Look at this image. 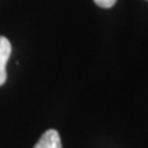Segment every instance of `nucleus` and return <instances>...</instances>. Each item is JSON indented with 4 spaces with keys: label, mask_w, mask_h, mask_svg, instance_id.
Listing matches in <instances>:
<instances>
[{
    "label": "nucleus",
    "mask_w": 148,
    "mask_h": 148,
    "mask_svg": "<svg viewBox=\"0 0 148 148\" xmlns=\"http://www.w3.org/2000/svg\"><path fill=\"white\" fill-rule=\"evenodd\" d=\"M11 56V42L8 38L0 36V86L5 82L7 79V71L5 66Z\"/></svg>",
    "instance_id": "obj_1"
},
{
    "label": "nucleus",
    "mask_w": 148,
    "mask_h": 148,
    "mask_svg": "<svg viewBox=\"0 0 148 148\" xmlns=\"http://www.w3.org/2000/svg\"><path fill=\"white\" fill-rule=\"evenodd\" d=\"M93 1L101 8H111L112 5L115 4L116 0H93Z\"/></svg>",
    "instance_id": "obj_3"
},
{
    "label": "nucleus",
    "mask_w": 148,
    "mask_h": 148,
    "mask_svg": "<svg viewBox=\"0 0 148 148\" xmlns=\"http://www.w3.org/2000/svg\"><path fill=\"white\" fill-rule=\"evenodd\" d=\"M34 148H62L59 133L55 129H48L37 141Z\"/></svg>",
    "instance_id": "obj_2"
}]
</instances>
